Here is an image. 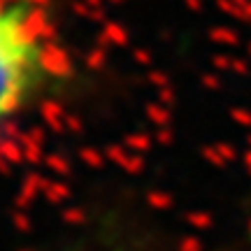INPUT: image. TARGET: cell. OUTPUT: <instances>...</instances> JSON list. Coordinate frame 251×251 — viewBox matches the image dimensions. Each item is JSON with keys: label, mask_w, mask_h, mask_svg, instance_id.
Listing matches in <instances>:
<instances>
[{"label": "cell", "mask_w": 251, "mask_h": 251, "mask_svg": "<svg viewBox=\"0 0 251 251\" xmlns=\"http://www.w3.org/2000/svg\"><path fill=\"white\" fill-rule=\"evenodd\" d=\"M68 65L61 26L47 0H0V133L51 98Z\"/></svg>", "instance_id": "cell-1"}]
</instances>
